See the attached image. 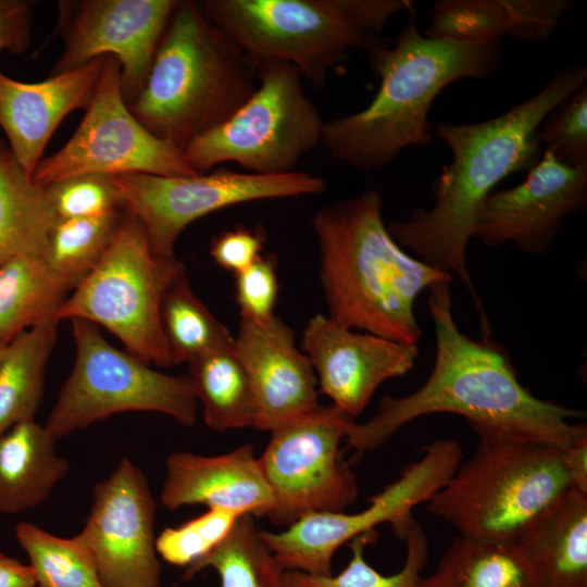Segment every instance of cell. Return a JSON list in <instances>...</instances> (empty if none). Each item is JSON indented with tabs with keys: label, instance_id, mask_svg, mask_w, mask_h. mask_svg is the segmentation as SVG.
I'll use <instances>...</instances> for the list:
<instances>
[{
	"label": "cell",
	"instance_id": "obj_1",
	"mask_svg": "<svg viewBox=\"0 0 587 587\" xmlns=\"http://www.w3.org/2000/svg\"><path fill=\"white\" fill-rule=\"evenodd\" d=\"M586 79V66L562 68L541 90L496 117L471 124L439 123L436 135L449 147L452 160L432 184L434 204L427 210L416 208L407 220L387 225L400 247L461 279L478 311L484 336L490 335V324L466 264L479 211L501 180L539 162L542 122Z\"/></svg>",
	"mask_w": 587,
	"mask_h": 587
},
{
	"label": "cell",
	"instance_id": "obj_2",
	"mask_svg": "<svg viewBox=\"0 0 587 587\" xmlns=\"http://www.w3.org/2000/svg\"><path fill=\"white\" fill-rule=\"evenodd\" d=\"M452 279L427 290V308L435 329L436 354L426 382L404 397L385 396L364 423L353 422L346 436L358 452L376 450L405 424L433 413L458 414L467 423L510 428L560 450L587 435L577 410L534 396L519 380L505 348L491 339L463 334L452 315Z\"/></svg>",
	"mask_w": 587,
	"mask_h": 587
},
{
	"label": "cell",
	"instance_id": "obj_3",
	"mask_svg": "<svg viewBox=\"0 0 587 587\" xmlns=\"http://www.w3.org/2000/svg\"><path fill=\"white\" fill-rule=\"evenodd\" d=\"M501 40L463 43L432 39L411 15L394 41L369 53L379 88L364 109L325 121L322 143L337 160L360 170L386 166L408 147L432 143L429 110L437 95L461 78L484 79L503 60Z\"/></svg>",
	"mask_w": 587,
	"mask_h": 587
},
{
	"label": "cell",
	"instance_id": "obj_4",
	"mask_svg": "<svg viewBox=\"0 0 587 587\" xmlns=\"http://www.w3.org/2000/svg\"><path fill=\"white\" fill-rule=\"evenodd\" d=\"M312 226L327 316L351 329L417 345V296L453 277L401 249L384 222L379 192L369 189L327 203Z\"/></svg>",
	"mask_w": 587,
	"mask_h": 587
},
{
	"label": "cell",
	"instance_id": "obj_5",
	"mask_svg": "<svg viewBox=\"0 0 587 587\" xmlns=\"http://www.w3.org/2000/svg\"><path fill=\"white\" fill-rule=\"evenodd\" d=\"M257 87L247 53L198 2L178 1L146 84L127 104L138 122L182 152L232 116Z\"/></svg>",
	"mask_w": 587,
	"mask_h": 587
},
{
	"label": "cell",
	"instance_id": "obj_6",
	"mask_svg": "<svg viewBox=\"0 0 587 587\" xmlns=\"http://www.w3.org/2000/svg\"><path fill=\"white\" fill-rule=\"evenodd\" d=\"M477 435L471 458L427 502L460 536L514 540L522 527L571 487L561 450L523 433L469 423Z\"/></svg>",
	"mask_w": 587,
	"mask_h": 587
},
{
	"label": "cell",
	"instance_id": "obj_7",
	"mask_svg": "<svg viewBox=\"0 0 587 587\" xmlns=\"http://www.w3.org/2000/svg\"><path fill=\"white\" fill-rule=\"evenodd\" d=\"M184 273V264L175 257L151 250L142 224L126 212L101 260L67 296L54 319L101 325L149 365L172 366L160 307L166 289Z\"/></svg>",
	"mask_w": 587,
	"mask_h": 587
},
{
	"label": "cell",
	"instance_id": "obj_8",
	"mask_svg": "<svg viewBox=\"0 0 587 587\" xmlns=\"http://www.w3.org/2000/svg\"><path fill=\"white\" fill-rule=\"evenodd\" d=\"M302 79L287 62L260 63L252 95L225 122L187 145L186 163L198 173L227 162L254 174L296 171L322 143L325 123Z\"/></svg>",
	"mask_w": 587,
	"mask_h": 587
},
{
	"label": "cell",
	"instance_id": "obj_9",
	"mask_svg": "<svg viewBox=\"0 0 587 587\" xmlns=\"http://www.w3.org/2000/svg\"><path fill=\"white\" fill-rule=\"evenodd\" d=\"M198 5L255 67L287 62L316 89L351 49L370 52L390 42L352 22L338 0H204Z\"/></svg>",
	"mask_w": 587,
	"mask_h": 587
},
{
	"label": "cell",
	"instance_id": "obj_10",
	"mask_svg": "<svg viewBox=\"0 0 587 587\" xmlns=\"http://www.w3.org/2000/svg\"><path fill=\"white\" fill-rule=\"evenodd\" d=\"M71 322L76 347L73 370L45 424L57 439L128 411L163 413L184 426L196 422L198 399L189 376L158 372L109 344L96 324L82 319Z\"/></svg>",
	"mask_w": 587,
	"mask_h": 587
},
{
	"label": "cell",
	"instance_id": "obj_11",
	"mask_svg": "<svg viewBox=\"0 0 587 587\" xmlns=\"http://www.w3.org/2000/svg\"><path fill=\"white\" fill-rule=\"evenodd\" d=\"M354 419L334 404L271 432L258 458L272 491L266 517L289 526L315 513L342 512L358 499L355 474L342 459L340 444Z\"/></svg>",
	"mask_w": 587,
	"mask_h": 587
},
{
	"label": "cell",
	"instance_id": "obj_12",
	"mask_svg": "<svg viewBox=\"0 0 587 587\" xmlns=\"http://www.w3.org/2000/svg\"><path fill=\"white\" fill-rule=\"evenodd\" d=\"M462 460L457 440L436 439L395 482L370 497L365 509L310 514L278 533L260 528L261 536L286 571L332 575L334 554L342 545L384 523L390 524L392 532L399 529L416 505L426 503L446 485Z\"/></svg>",
	"mask_w": 587,
	"mask_h": 587
},
{
	"label": "cell",
	"instance_id": "obj_13",
	"mask_svg": "<svg viewBox=\"0 0 587 587\" xmlns=\"http://www.w3.org/2000/svg\"><path fill=\"white\" fill-rule=\"evenodd\" d=\"M124 198V210L143 226L151 250L174 257L183 230L217 210L265 199L323 193V177L294 171L254 174L220 167L191 176L122 174L113 176Z\"/></svg>",
	"mask_w": 587,
	"mask_h": 587
},
{
	"label": "cell",
	"instance_id": "obj_14",
	"mask_svg": "<svg viewBox=\"0 0 587 587\" xmlns=\"http://www.w3.org/2000/svg\"><path fill=\"white\" fill-rule=\"evenodd\" d=\"M199 174L183 152L152 135L129 111L121 90V65L104 58L93 96L78 128L57 152L42 158L32 173L40 186L84 174Z\"/></svg>",
	"mask_w": 587,
	"mask_h": 587
},
{
	"label": "cell",
	"instance_id": "obj_15",
	"mask_svg": "<svg viewBox=\"0 0 587 587\" xmlns=\"http://www.w3.org/2000/svg\"><path fill=\"white\" fill-rule=\"evenodd\" d=\"M176 0H84L59 2L64 50L53 75L107 55L121 65L126 104L143 88Z\"/></svg>",
	"mask_w": 587,
	"mask_h": 587
},
{
	"label": "cell",
	"instance_id": "obj_16",
	"mask_svg": "<svg viewBox=\"0 0 587 587\" xmlns=\"http://www.w3.org/2000/svg\"><path fill=\"white\" fill-rule=\"evenodd\" d=\"M155 509L146 476L129 459L121 460L109 477L96 484L78 535L103 587H160Z\"/></svg>",
	"mask_w": 587,
	"mask_h": 587
},
{
	"label": "cell",
	"instance_id": "obj_17",
	"mask_svg": "<svg viewBox=\"0 0 587 587\" xmlns=\"http://www.w3.org/2000/svg\"><path fill=\"white\" fill-rule=\"evenodd\" d=\"M586 205L587 168L567 166L544 151L523 183L487 197L473 238L491 248L512 243L523 252L545 254L564 220Z\"/></svg>",
	"mask_w": 587,
	"mask_h": 587
},
{
	"label": "cell",
	"instance_id": "obj_18",
	"mask_svg": "<svg viewBox=\"0 0 587 587\" xmlns=\"http://www.w3.org/2000/svg\"><path fill=\"white\" fill-rule=\"evenodd\" d=\"M301 349L321 392L353 419L385 380L409 373L419 357L417 345L358 333L322 313L308 321Z\"/></svg>",
	"mask_w": 587,
	"mask_h": 587
},
{
	"label": "cell",
	"instance_id": "obj_19",
	"mask_svg": "<svg viewBox=\"0 0 587 587\" xmlns=\"http://www.w3.org/2000/svg\"><path fill=\"white\" fill-rule=\"evenodd\" d=\"M234 349L252 385L254 428L271 433L321 405L314 370L292 329L276 315L264 323L240 319Z\"/></svg>",
	"mask_w": 587,
	"mask_h": 587
},
{
	"label": "cell",
	"instance_id": "obj_20",
	"mask_svg": "<svg viewBox=\"0 0 587 587\" xmlns=\"http://www.w3.org/2000/svg\"><path fill=\"white\" fill-rule=\"evenodd\" d=\"M104 58L38 83L20 82L0 71V127L13 157L30 176L61 121L88 107Z\"/></svg>",
	"mask_w": 587,
	"mask_h": 587
},
{
	"label": "cell",
	"instance_id": "obj_21",
	"mask_svg": "<svg viewBox=\"0 0 587 587\" xmlns=\"http://www.w3.org/2000/svg\"><path fill=\"white\" fill-rule=\"evenodd\" d=\"M160 500L168 510L203 504L253 517H266L273 507L272 491L252 445L213 457L170 453Z\"/></svg>",
	"mask_w": 587,
	"mask_h": 587
},
{
	"label": "cell",
	"instance_id": "obj_22",
	"mask_svg": "<svg viewBox=\"0 0 587 587\" xmlns=\"http://www.w3.org/2000/svg\"><path fill=\"white\" fill-rule=\"evenodd\" d=\"M541 587H587V494L570 487L514 538Z\"/></svg>",
	"mask_w": 587,
	"mask_h": 587
},
{
	"label": "cell",
	"instance_id": "obj_23",
	"mask_svg": "<svg viewBox=\"0 0 587 587\" xmlns=\"http://www.w3.org/2000/svg\"><path fill=\"white\" fill-rule=\"evenodd\" d=\"M57 438L35 420L0 435V512L18 514L40 505L65 478L70 463Z\"/></svg>",
	"mask_w": 587,
	"mask_h": 587
},
{
	"label": "cell",
	"instance_id": "obj_24",
	"mask_svg": "<svg viewBox=\"0 0 587 587\" xmlns=\"http://www.w3.org/2000/svg\"><path fill=\"white\" fill-rule=\"evenodd\" d=\"M417 587H541L515 540L457 537Z\"/></svg>",
	"mask_w": 587,
	"mask_h": 587
},
{
	"label": "cell",
	"instance_id": "obj_25",
	"mask_svg": "<svg viewBox=\"0 0 587 587\" xmlns=\"http://www.w3.org/2000/svg\"><path fill=\"white\" fill-rule=\"evenodd\" d=\"M57 221L46 187L32 180L8 146L0 152V265L17 255L45 253Z\"/></svg>",
	"mask_w": 587,
	"mask_h": 587
},
{
	"label": "cell",
	"instance_id": "obj_26",
	"mask_svg": "<svg viewBox=\"0 0 587 587\" xmlns=\"http://www.w3.org/2000/svg\"><path fill=\"white\" fill-rule=\"evenodd\" d=\"M68 285L48 264L45 253L14 257L0 265V339L50 319L70 295Z\"/></svg>",
	"mask_w": 587,
	"mask_h": 587
},
{
	"label": "cell",
	"instance_id": "obj_27",
	"mask_svg": "<svg viewBox=\"0 0 587 587\" xmlns=\"http://www.w3.org/2000/svg\"><path fill=\"white\" fill-rule=\"evenodd\" d=\"M189 378L202 404L205 424L215 430L254 427L257 403L249 375L234 342L188 363Z\"/></svg>",
	"mask_w": 587,
	"mask_h": 587
},
{
	"label": "cell",
	"instance_id": "obj_28",
	"mask_svg": "<svg viewBox=\"0 0 587 587\" xmlns=\"http://www.w3.org/2000/svg\"><path fill=\"white\" fill-rule=\"evenodd\" d=\"M58 324V320L50 319L8 344L0 362V435L20 423L35 420Z\"/></svg>",
	"mask_w": 587,
	"mask_h": 587
},
{
	"label": "cell",
	"instance_id": "obj_29",
	"mask_svg": "<svg viewBox=\"0 0 587 587\" xmlns=\"http://www.w3.org/2000/svg\"><path fill=\"white\" fill-rule=\"evenodd\" d=\"M207 567L216 571L221 587H286V570L261 536L250 514L238 517L217 547L185 570L184 578L189 579Z\"/></svg>",
	"mask_w": 587,
	"mask_h": 587
},
{
	"label": "cell",
	"instance_id": "obj_30",
	"mask_svg": "<svg viewBox=\"0 0 587 587\" xmlns=\"http://www.w3.org/2000/svg\"><path fill=\"white\" fill-rule=\"evenodd\" d=\"M405 542V560L400 571L384 575L371 566L364 557L365 547L376 538L375 530L350 540L351 558L337 575H310L300 571H285L286 587H417L428 560L427 537L411 515L395 532Z\"/></svg>",
	"mask_w": 587,
	"mask_h": 587
},
{
	"label": "cell",
	"instance_id": "obj_31",
	"mask_svg": "<svg viewBox=\"0 0 587 587\" xmlns=\"http://www.w3.org/2000/svg\"><path fill=\"white\" fill-rule=\"evenodd\" d=\"M160 322L174 365L234 342L228 328L193 294L185 273L164 292Z\"/></svg>",
	"mask_w": 587,
	"mask_h": 587
},
{
	"label": "cell",
	"instance_id": "obj_32",
	"mask_svg": "<svg viewBox=\"0 0 587 587\" xmlns=\"http://www.w3.org/2000/svg\"><path fill=\"white\" fill-rule=\"evenodd\" d=\"M15 537L27 553L37 587H103L95 560L78 534L63 538L21 522L15 526Z\"/></svg>",
	"mask_w": 587,
	"mask_h": 587
},
{
	"label": "cell",
	"instance_id": "obj_33",
	"mask_svg": "<svg viewBox=\"0 0 587 587\" xmlns=\"http://www.w3.org/2000/svg\"><path fill=\"white\" fill-rule=\"evenodd\" d=\"M126 211L83 218L58 220L50 232L45 258L73 290L98 264Z\"/></svg>",
	"mask_w": 587,
	"mask_h": 587
},
{
	"label": "cell",
	"instance_id": "obj_34",
	"mask_svg": "<svg viewBox=\"0 0 587 587\" xmlns=\"http://www.w3.org/2000/svg\"><path fill=\"white\" fill-rule=\"evenodd\" d=\"M507 35L502 0H439L424 36L463 43H488Z\"/></svg>",
	"mask_w": 587,
	"mask_h": 587
},
{
	"label": "cell",
	"instance_id": "obj_35",
	"mask_svg": "<svg viewBox=\"0 0 587 587\" xmlns=\"http://www.w3.org/2000/svg\"><path fill=\"white\" fill-rule=\"evenodd\" d=\"M241 515L224 509H209L177 527H166L155 539L165 562L190 567L217 547Z\"/></svg>",
	"mask_w": 587,
	"mask_h": 587
},
{
	"label": "cell",
	"instance_id": "obj_36",
	"mask_svg": "<svg viewBox=\"0 0 587 587\" xmlns=\"http://www.w3.org/2000/svg\"><path fill=\"white\" fill-rule=\"evenodd\" d=\"M541 147L559 162L587 168V86L552 110L538 132Z\"/></svg>",
	"mask_w": 587,
	"mask_h": 587
},
{
	"label": "cell",
	"instance_id": "obj_37",
	"mask_svg": "<svg viewBox=\"0 0 587 587\" xmlns=\"http://www.w3.org/2000/svg\"><path fill=\"white\" fill-rule=\"evenodd\" d=\"M46 189L58 220L93 217L124 210L122 191L110 175L72 176Z\"/></svg>",
	"mask_w": 587,
	"mask_h": 587
},
{
	"label": "cell",
	"instance_id": "obj_38",
	"mask_svg": "<svg viewBox=\"0 0 587 587\" xmlns=\"http://www.w3.org/2000/svg\"><path fill=\"white\" fill-rule=\"evenodd\" d=\"M234 276L235 300L239 307L240 319L264 323L274 317L279 289L276 257L261 254Z\"/></svg>",
	"mask_w": 587,
	"mask_h": 587
},
{
	"label": "cell",
	"instance_id": "obj_39",
	"mask_svg": "<svg viewBox=\"0 0 587 587\" xmlns=\"http://www.w3.org/2000/svg\"><path fill=\"white\" fill-rule=\"evenodd\" d=\"M507 35L522 41L546 40L573 7L569 0H502Z\"/></svg>",
	"mask_w": 587,
	"mask_h": 587
},
{
	"label": "cell",
	"instance_id": "obj_40",
	"mask_svg": "<svg viewBox=\"0 0 587 587\" xmlns=\"http://www.w3.org/2000/svg\"><path fill=\"white\" fill-rule=\"evenodd\" d=\"M264 241V230L259 226L254 229L238 226L215 236L210 243V254L218 266L235 274L261 255Z\"/></svg>",
	"mask_w": 587,
	"mask_h": 587
},
{
	"label": "cell",
	"instance_id": "obj_41",
	"mask_svg": "<svg viewBox=\"0 0 587 587\" xmlns=\"http://www.w3.org/2000/svg\"><path fill=\"white\" fill-rule=\"evenodd\" d=\"M32 2L25 0H0V52L14 54L25 52L32 40ZM8 145L0 138V152Z\"/></svg>",
	"mask_w": 587,
	"mask_h": 587
},
{
	"label": "cell",
	"instance_id": "obj_42",
	"mask_svg": "<svg viewBox=\"0 0 587 587\" xmlns=\"http://www.w3.org/2000/svg\"><path fill=\"white\" fill-rule=\"evenodd\" d=\"M346 15L360 27L382 36L388 20L401 11L414 13L408 0H338Z\"/></svg>",
	"mask_w": 587,
	"mask_h": 587
},
{
	"label": "cell",
	"instance_id": "obj_43",
	"mask_svg": "<svg viewBox=\"0 0 587 587\" xmlns=\"http://www.w3.org/2000/svg\"><path fill=\"white\" fill-rule=\"evenodd\" d=\"M561 459L571 487L587 494V435L561 450Z\"/></svg>",
	"mask_w": 587,
	"mask_h": 587
},
{
	"label": "cell",
	"instance_id": "obj_44",
	"mask_svg": "<svg viewBox=\"0 0 587 587\" xmlns=\"http://www.w3.org/2000/svg\"><path fill=\"white\" fill-rule=\"evenodd\" d=\"M0 587H37L29 565L0 553Z\"/></svg>",
	"mask_w": 587,
	"mask_h": 587
},
{
	"label": "cell",
	"instance_id": "obj_45",
	"mask_svg": "<svg viewBox=\"0 0 587 587\" xmlns=\"http://www.w3.org/2000/svg\"><path fill=\"white\" fill-rule=\"evenodd\" d=\"M8 344L9 342H5L2 339H0V362H1V359H2V357L4 354V352H5Z\"/></svg>",
	"mask_w": 587,
	"mask_h": 587
},
{
	"label": "cell",
	"instance_id": "obj_46",
	"mask_svg": "<svg viewBox=\"0 0 587 587\" xmlns=\"http://www.w3.org/2000/svg\"><path fill=\"white\" fill-rule=\"evenodd\" d=\"M1 553V552H0Z\"/></svg>",
	"mask_w": 587,
	"mask_h": 587
}]
</instances>
